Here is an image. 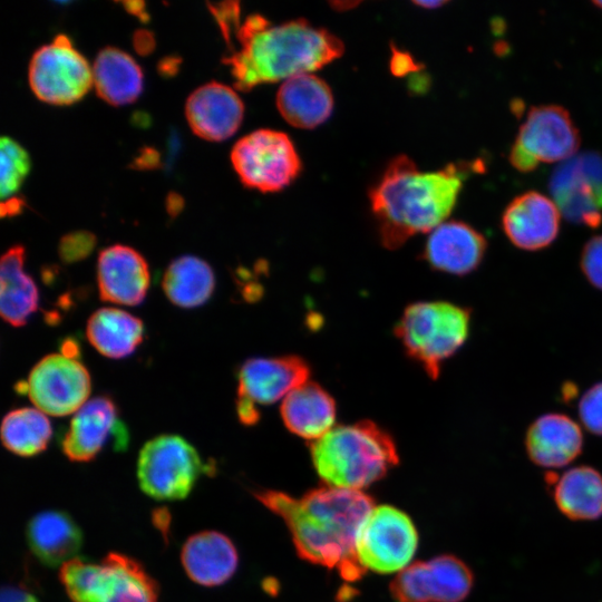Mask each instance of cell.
Wrapping results in <instances>:
<instances>
[{"label":"cell","instance_id":"obj_1","mask_svg":"<svg viewBox=\"0 0 602 602\" xmlns=\"http://www.w3.org/2000/svg\"><path fill=\"white\" fill-rule=\"evenodd\" d=\"M254 496L284 521L302 560L336 569L347 581L362 577L366 570L357 559L356 542L373 508L371 496L328 485L301 497L280 491H260Z\"/></svg>","mask_w":602,"mask_h":602},{"label":"cell","instance_id":"obj_2","mask_svg":"<svg viewBox=\"0 0 602 602\" xmlns=\"http://www.w3.org/2000/svg\"><path fill=\"white\" fill-rule=\"evenodd\" d=\"M464 177V168L455 164L423 172L406 155L395 157L369 192L382 244L398 249L415 234L444 223L456 205Z\"/></svg>","mask_w":602,"mask_h":602},{"label":"cell","instance_id":"obj_3","mask_svg":"<svg viewBox=\"0 0 602 602\" xmlns=\"http://www.w3.org/2000/svg\"><path fill=\"white\" fill-rule=\"evenodd\" d=\"M239 51L224 58L234 85L250 90L258 85L309 74L339 58L343 43L304 19L271 25L264 17H247L235 33Z\"/></svg>","mask_w":602,"mask_h":602},{"label":"cell","instance_id":"obj_4","mask_svg":"<svg viewBox=\"0 0 602 602\" xmlns=\"http://www.w3.org/2000/svg\"><path fill=\"white\" fill-rule=\"evenodd\" d=\"M313 467L328 486L360 491L399 463L392 437L370 420L333 427L311 445Z\"/></svg>","mask_w":602,"mask_h":602},{"label":"cell","instance_id":"obj_5","mask_svg":"<svg viewBox=\"0 0 602 602\" xmlns=\"http://www.w3.org/2000/svg\"><path fill=\"white\" fill-rule=\"evenodd\" d=\"M470 311L446 301L408 305L395 328L407 355L436 379L441 365L457 352L468 338Z\"/></svg>","mask_w":602,"mask_h":602},{"label":"cell","instance_id":"obj_6","mask_svg":"<svg viewBox=\"0 0 602 602\" xmlns=\"http://www.w3.org/2000/svg\"><path fill=\"white\" fill-rule=\"evenodd\" d=\"M203 473L205 465L197 450L178 435L156 436L138 454L139 487L157 501L186 498Z\"/></svg>","mask_w":602,"mask_h":602},{"label":"cell","instance_id":"obj_7","mask_svg":"<svg viewBox=\"0 0 602 602\" xmlns=\"http://www.w3.org/2000/svg\"><path fill=\"white\" fill-rule=\"evenodd\" d=\"M231 162L245 186L263 193L287 187L302 167L290 137L268 128L241 137L232 147Z\"/></svg>","mask_w":602,"mask_h":602},{"label":"cell","instance_id":"obj_8","mask_svg":"<svg viewBox=\"0 0 602 602\" xmlns=\"http://www.w3.org/2000/svg\"><path fill=\"white\" fill-rule=\"evenodd\" d=\"M579 146V130L565 108L536 106L528 110L521 125L508 159L517 171L528 173L541 163L567 161Z\"/></svg>","mask_w":602,"mask_h":602},{"label":"cell","instance_id":"obj_9","mask_svg":"<svg viewBox=\"0 0 602 602\" xmlns=\"http://www.w3.org/2000/svg\"><path fill=\"white\" fill-rule=\"evenodd\" d=\"M418 546L411 518L391 505L372 508L362 523L356 554L366 571L389 574L406 569Z\"/></svg>","mask_w":602,"mask_h":602},{"label":"cell","instance_id":"obj_10","mask_svg":"<svg viewBox=\"0 0 602 602\" xmlns=\"http://www.w3.org/2000/svg\"><path fill=\"white\" fill-rule=\"evenodd\" d=\"M28 79L31 90L40 100L69 105L88 91L93 84V71L70 39L60 33L33 52Z\"/></svg>","mask_w":602,"mask_h":602},{"label":"cell","instance_id":"obj_11","mask_svg":"<svg viewBox=\"0 0 602 602\" xmlns=\"http://www.w3.org/2000/svg\"><path fill=\"white\" fill-rule=\"evenodd\" d=\"M32 404L42 412L61 417L76 412L91 389L90 375L77 359L62 353L41 358L22 385Z\"/></svg>","mask_w":602,"mask_h":602},{"label":"cell","instance_id":"obj_12","mask_svg":"<svg viewBox=\"0 0 602 602\" xmlns=\"http://www.w3.org/2000/svg\"><path fill=\"white\" fill-rule=\"evenodd\" d=\"M548 188L560 213L570 222L598 227L602 222V156L575 154L553 172Z\"/></svg>","mask_w":602,"mask_h":602},{"label":"cell","instance_id":"obj_13","mask_svg":"<svg viewBox=\"0 0 602 602\" xmlns=\"http://www.w3.org/2000/svg\"><path fill=\"white\" fill-rule=\"evenodd\" d=\"M473 585L472 569L455 555L441 554L408 565L389 589L396 602H463Z\"/></svg>","mask_w":602,"mask_h":602},{"label":"cell","instance_id":"obj_14","mask_svg":"<svg viewBox=\"0 0 602 602\" xmlns=\"http://www.w3.org/2000/svg\"><path fill=\"white\" fill-rule=\"evenodd\" d=\"M158 586L143 565L119 553L89 563L79 577L72 602H157Z\"/></svg>","mask_w":602,"mask_h":602},{"label":"cell","instance_id":"obj_15","mask_svg":"<svg viewBox=\"0 0 602 602\" xmlns=\"http://www.w3.org/2000/svg\"><path fill=\"white\" fill-rule=\"evenodd\" d=\"M128 438L116 402L109 396H97L75 412L61 439V449L69 460L86 463L110 441L115 450H124Z\"/></svg>","mask_w":602,"mask_h":602},{"label":"cell","instance_id":"obj_16","mask_svg":"<svg viewBox=\"0 0 602 602\" xmlns=\"http://www.w3.org/2000/svg\"><path fill=\"white\" fill-rule=\"evenodd\" d=\"M309 375L308 363L297 356L247 359L237 375V399L255 407L273 404L307 382Z\"/></svg>","mask_w":602,"mask_h":602},{"label":"cell","instance_id":"obj_17","mask_svg":"<svg viewBox=\"0 0 602 602\" xmlns=\"http://www.w3.org/2000/svg\"><path fill=\"white\" fill-rule=\"evenodd\" d=\"M149 269L135 249L114 244L103 249L97 260V284L103 301L138 305L149 288Z\"/></svg>","mask_w":602,"mask_h":602},{"label":"cell","instance_id":"obj_18","mask_svg":"<svg viewBox=\"0 0 602 602\" xmlns=\"http://www.w3.org/2000/svg\"><path fill=\"white\" fill-rule=\"evenodd\" d=\"M185 115L194 134L207 140L220 142L240 127L244 104L231 87L210 81L190 94Z\"/></svg>","mask_w":602,"mask_h":602},{"label":"cell","instance_id":"obj_19","mask_svg":"<svg viewBox=\"0 0 602 602\" xmlns=\"http://www.w3.org/2000/svg\"><path fill=\"white\" fill-rule=\"evenodd\" d=\"M560 211L553 200L528 191L511 201L502 215V227L518 249L536 251L548 246L560 231Z\"/></svg>","mask_w":602,"mask_h":602},{"label":"cell","instance_id":"obj_20","mask_svg":"<svg viewBox=\"0 0 602 602\" xmlns=\"http://www.w3.org/2000/svg\"><path fill=\"white\" fill-rule=\"evenodd\" d=\"M486 249V239L479 231L465 222L448 221L430 232L423 255L437 271L465 275L478 268Z\"/></svg>","mask_w":602,"mask_h":602},{"label":"cell","instance_id":"obj_21","mask_svg":"<svg viewBox=\"0 0 602 602\" xmlns=\"http://www.w3.org/2000/svg\"><path fill=\"white\" fill-rule=\"evenodd\" d=\"M525 449L533 464L543 468H561L582 453L583 433L569 416L545 414L527 428Z\"/></svg>","mask_w":602,"mask_h":602},{"label":"cell","instance_id":"obj_22","mask_svg":"<svg viewBox=\"0 0 602 602\" xmlns=\"http://www.w3.org/2000/svg\"><path fill=\"white\" fill-rule=\"evenodd\" d=\"M187 576L203 586H217L236 571L237 551L233 542L216 531H202L190 536L181 551Z\"/></svg>","mask_w":602,"mask_h":602},{"label":"cell","instance_id":"obj_23","mask_svg":"<svg viewBox=\"0 0 602 602\" xmlns=\"http://www.w3.org/2000/svg\"><path fill=\"white\" fill-rule=\"evenodd\" d=\"M27 542L35 556L55 567L75 559L82 546V532L65 511L37 513L27 524Z\"/></svg>","mask_w":602,"mask_h":602},{"label":"cell","instance_id":"obj_24","mask_svg":"<svg viewBox=\"0 0 602 602\" xmlns=\"http://www.w3.org/2000/svg\"><path fill=\"white\" fill-rule=\"evenodd\" d=\"M276 107L290 125L314 128L331 115L333 95L320 77L311 72L301 74L281 84L276 93Z\"/></svg>","mask_w":602,"mask_h":602},{"label":"cell","instance_id":"obj_25","mask_svg":"<svg viewBox=\"0 0 602 602\" xmlns=\"http://www.w3.org/2000/svg\"><path fill=\"white\" fill-rule=\"evenodd\" d=\"M557 509L571 521L602 517V474L588 465L572 467L562 475L547 474Z\"/></svg>","mask_w":602,"mask_h":602},{"label":"cell","instance_id":"obj_26","mask_svg":"<svg viewBox=\"0 0 602 602\" xmlns=\"http://www.w3.org/2000/svg\"><path fill=\"white\" fill-rule=\"evenodd\" d=\"M337 407L333 398L315 382H304L282 401L281 417L293 434L317 440L331 430Z\"/></svg>","mask_w":602,"mask_h":602},{"label":"cell","instance_id":"obj_27","mask_svg":"<svg viewBox=\"0 0 602 602\" xmlns=\"http://www.w3.org/2000/svg\"><path fill=\"white\" fill-rule=\"evenodd\" d=\"M25 247L16 244L1 256L0 312L12 327H21L36 312L39 302L38 288L25 272Z\"/></svg>","mask_w":602,"mask_h":602},{"label":"cell","instance_id":"obj_28","mask_svg":"<svg viewBox=\"0 0 602 602\" xmlns=\"http://www.w3.org/2000/svg\"><path fill=\"white\" fill-rule=\"evenodd\" d=\"M93 84L100 98L119 106L134 101L143 89V71L127 52L107 46L97 54Z\"/></svg>","mask_w":602,"mask_h":602},{"label":"cell","instance_id":"obj_29","mask_svg":"<svg viewBox=\"0 0 602 602\" xmlns=\"http://www.w3.org/2000/svg\"><path fill=\"white\" fill-rule=\"evenodd\" d=\"M86 337L104 357L120 359L130 356L142 343L144 323L127 311L105 307L89 317Z\"/></svg>","mask_w":602,"mask_h":602},{"label":"cell","instance_id":"obj_30","mask_svg":"<svg viewBox=\"0 0 602 602\" xmlns=\"http://www.w3.org/2000/svg\"><path fill=\"white\" fill-rule=\"evenodd\" d=\"M162 287L173 304L184 309L196 308L213 294L215 275L206 261L194 255H182L168 264Z\"/></svg>","mask_w":602,"mask_h":602},{"label":"cell","instance_id":"obj_31","mask_svg":"<svg viewBox=\"0 0 602 602\" xmlns=\"http://www.w3.org/2000/svg\"><path fill=\"white\" fill-rule=\"evenodd\" d=\"M51 436V424L38 408L13 409L2 419V444L14 455L31 457L42 453Z\"/></svg>","mask_w":602,"mask_h":602},{"label":"cell","instance_id":"obj_32","mask_svg":"<svg viewBox=\"0 0 602 602\" xmlns=\"http://www.w3.org/2000/svg\"><path fill=\"white\" fill-rule=\"evenodd\" d=\"M0 192L1 198L11 197L20 187L30 169L27 151L14 139L3 136L0 140Z\"/></svg>","mask_w":602,"mask_h":602},{"label":"cell","instance_id":"obj_33","mask_svg":"<svg viewBox=\"0 0 602 602\" xmlns=\"http://www.w3.org/2000/svg\"><path fill=\"white\" fill-rule=\"evenodd\" d=\"M96 245V236L89 231H74L65 234L58 244L62 262L75 263L86 259Z\"/></svg>","mask_w":602,"mask_h":602},{"label":"cell","instance_id":"obj_34","mask_svg":"<svg viewBox=\"0 0 602 602\" xmlns=\"http://www.w3.org/2000/svg\"><path fill=\"white\" fill-rule=\"evenodd\" d=\"M579 417L590 433L602 436V382L593 385L581 397Z\"/></svg>","mask_w":602,"mask_h":602},{"label":"cell","instance_id":"obj_35","mask_svg":"<svg viewBox=\"0 0 602 602\" xmlns=\"http://www.w3.org/2000/svg\"><path fill=\"white\" fill-rule=\"evenodd\" d=\"M580 264L588 281L602 290V235H595L585 243Z\"/></svg>","mask_w":602,"mask_h":602},{"label":"cell","instance_id":"obj_36","mask_svg":"<svg viewBox=\"0 0 602 602\" xmlns=\"http://www.w3.org/2000/svg\"><path fill=\"white\" fill-rule=\"evenodd\" d=\"M210 11L216 19L224 40L230 46L232 32L240 28V3L236 1H226L220 3H207Z\"/></svg>","mask_w":602,"mask_h":602},{"label":"cell","instance_id":"obj_37","mask_svg":"<svg viewBox=\"0 0 602 602\" xmlns=\"http://www.w3.org/2000/svg\"><path fill=\"white\" fill-rule=\"evenodd\" d=\"M134 48L140 55L149 54L155 47V39L146 29L136 30L133 37Z\"/></svg>","mask_w":602,"mask_h":602},{"label":"cell","instance_id":"obj_38","mask_svg":"<svg viewBox=\"0 0 602 602\" xmlns=\"http://www.w3.org/2000/svg\"><path fill=\"white\" fill-rule=\"evenodd\" d=\"M1 602H38L28 591L19 588H3L1 591Z\"/></svg>","mask_w":602,"mask_h":602},{"label":"cell","instance_id":"obj_39","mask_svg":"<svg viewBox=\"0 0 602 602\" xmlns=\"http://www.w3.org/2000/svg\"><path fill=\"white\" fill-rule=\"evenodd\" d=\"M25 206V202L20 197L11 196L2 200L1 203V216H11L21 212Z\"/></svg>","mask_w":602,"mask_h":602},{"label":"cell","instance_id":"obj_40","mask_svg":"<svg viewBox=\"0 0 602 602\" xmlns=\"http://www.w3.org/2000/svg\"><path fill=\"white\" fill-rule=\"evenodd\" d=\"M411 59L405 54L397 52L392 58L391 68L395 74L404 75L406 70L411 68Z\"/></svg>","mask_w":602,"mask_h":602},{"label":"cell","instance_id":"obj_41","mask_svg":"<svg viewBox=\"0 0 602 602\" xmlns=\"http://www.w3.org/2000/svg\"><path fill=\"white\" fill-rule=\"evenodd\" d=\"M158 155L155 151L148 148L145 149L135 161L138 167H154L157 164Z\"/></svg>","mask_w":602,"mask_h":602},{"label":"cell","instance_id":"obj_42","mask_svg":"<svg viewBox=\"0 0 602 602\" xmlns=\"http://www.w3.org/2000/svg\"><path fill=\"white\" fill-rule=\"evenodd\" d=\"M126 10L138 17L142 21L148 20V14L144 9V2L142 1H126L123 2Z\"/></svg>","mask_w":602,"mask_h":602},{"label":"cell","instance_id":"obj_43","mask_svg":"<svg viewBox=\"0 0 602 602\" xmlns=\"http://www.w3.org/2000/svg\"><path fill=\"white\" fill-rule=\"evenodd\" d=\"M167 211L171 215H176L183 207V201L179 195L177 194H171L167 197L166 202Z\"/></svg>","mask_w":602,"mask_h":602},{"label":"cell","instance_id":"obj_44","mask_svg":"<svg viewBox=\"0 0 602 602\" xmlns=\"http://www.w3.org/2000/svg\"><path fill=\"white\" fill-rule=\"evenodd\" d=\"M414 3L425 9H434V8H438L445 4L446 2L437 0V1H415Z\"/></svg>","mask_w":602,"mask_h":602},{"label":"cell","instance_id":"obj_45","mask_svg":"<svg viewBox=\"0 0 602 602\" xmlns=\"http://www.w3.org/2000/svg\"><path fill=\"white\" fill-rule=\"evenodd\" d=\"M593 4H595L598 8L602 9V1H593Z\"/></svg>","mask_w":602,"mask_h":602}]
</instances>
